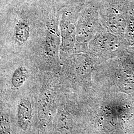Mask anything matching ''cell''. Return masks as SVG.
Segmentation results:
<instances>
[{
    "label": "cell",
    "instance_id": "cell-1",
    "mask_svg": "<svg viewBox=\"0 0 134 134\" xmlns=\"http://www.w3.org/2000/svg\"><path fill=\"white\" fill-rule=\"evenodd\" d=\"M32 117V107L30 101L26 99L20 101L17 106L18 124L21 129H28Z\"/></svg>",
    "mask_w": 134,
    "mask_h": 134
},
{
    "label": "cell",
    "instance_id": "cell-3",
    "mask_svg": "<svg viewBox=\"0 0 134 134\" xmlns=\"http://www.w3.org/2000/svg\"><path fill=\"white\" fill-rule=\"evenodd\" d=\"M108 24L110 29L117 33L124 32L126 27L125 19L120 15H115L111 17L109 20Z\"/></svg>",
    "mask_w": 134,
    "mask_h": 134
},
{
    "label": "cell",
    "instance_id": "cell-4",
    "mask_svg": "<svg viewBox=\"0 0 134 134\" xmlns=\"http://www.w3.org/2000/svg\"><path fill=\"white\" fill-rule=\"evenodd\" d=\"M28 76L27 70L24 68L17 69L12 77V82L13 86L18 88L21 86L26 81Z\"/></svg>",
    "mask_w": 134,
    "mask_h": 134
},
{
    "label": "cell",
    "instance_id": "cell-2",
    "mask_svg": "<svg viewBox=\"0 0 134 134\" xmlns=\"http://www.w3.org/2000/svg\"><path fill=\"white\" fill-rule=\"evenodd\" d=\"M98 43L101 47L108 51H113L118 46V40L115 35L108 34L99 37Z\"/></svg>",
    "mask_w": 134,
    "mask_h": 134
},
{
    "label": "cell",
    "instance_id": "cell-6",
    "mask_svg": "<svg viewBox=\"0 0 134 134\" xmlns=\"http://www.w3.org/2000/svg\"><path fill=\"white\" fill-rule=\"evenodd\" d=\"M23 34L22 37L21 38V41H24L26 40V39L28 37L29 35V30L24 25H19V27H18L17 29V32H16V35L18 38L20 36V35Z\"/></svg>",
    "mask_w": 134,
    "mask_h": 134
},
{
    "label": "cell",
    "instance_id": "cell-7",
    "mask_svg": "<svg viewBox=\"0 0 134 134\" xmlns=\"http://www.w3.org/2000/svg\"><path fill=\"white\" fill-rule=\"evenodd\" d=\"M130 32L134 38V23L130 24L129 26Z\"/></svg>",
    "mask_w": 134,
    "mask_h": 134
},
{
    "label": "cell",
    "instance_id": "cell-5",
    "mask_svg": "<svg viewBox=\"0 0 134 134\" xmlns=\"http://www.w3.org/2000/svg\"><path fill=\"white\" fill-rule=\"evenodd\" d=\"M10 122L8 117L4 114L1 115V134H10Z\"/></svg>",
    "mask_w": 134,
    "mask_h": 134
}]
</instances>
